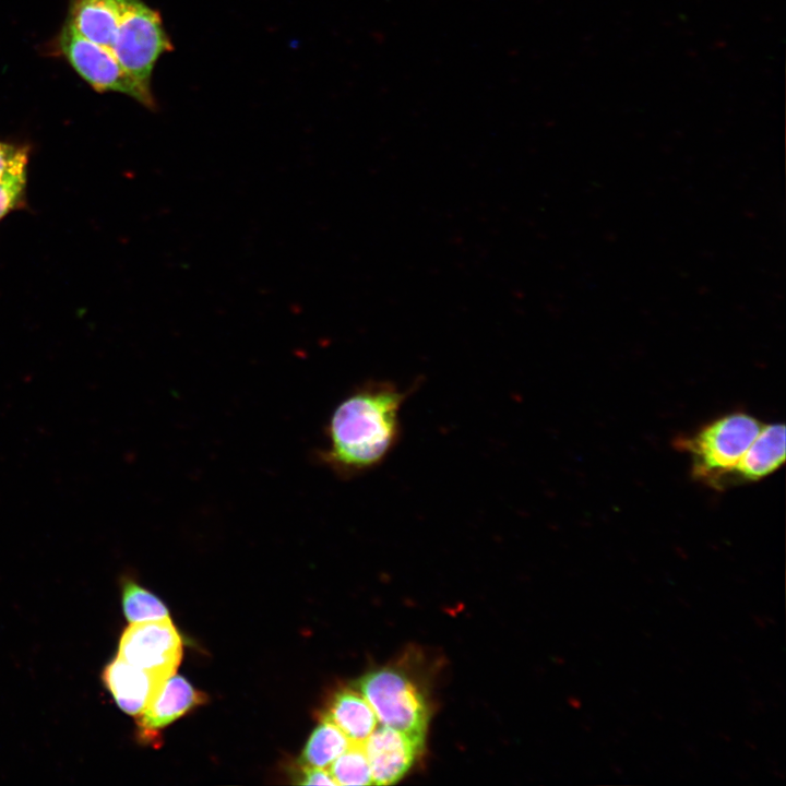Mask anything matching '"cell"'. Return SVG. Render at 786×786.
<instances>
[{
  "mask_svg": "<svg viewBox=\"0 0 786 786\" xmlns=\"http://www.w3.org/2000/svg\"><path fill=\"white\" fill-rule=\"evenodd\" d=\"M27 166L20 167L0 181V222L12 211L25 206Z\"/></svg>",
  "mask_w": 786,
  "mask_h": 786,
  "instance_id": "2e32d148",
  "label": "cell"
},
{
  "mask_svg": "<svg viewBox=\"0 0 786 786\" xmlns=\"http://www.w3.org/2000/svg\"><path fill=\"white\" fill-rule=\"evenodd\" d=\"M68 23L83 37L111 49L124 7L130 0H69Z\"/></svg>",
  "mask_w": 786,
  "mask_h": 786,
  "instance_id": "8fae6325",
  "label": "cell"
},
{
  "mask_svg": "<svg viewBox=\"0 0 786 786\" xmlns=\"http://www.w3.org/2000/svg\"><path fill=\"white\" fill-rule=\"evenodd\" d=\"M335 785H372V775L362 745L352 743L327 767Z\"/></svg>",
  "mask_w": 786,
  "mask_h": 786,
  "instance_id": "5bb4252c",
  "label": "cell"
},
{
  "mask_svg": "<svg viewBox=\"0 0 786 786\" xmlns=\"http://www.w3.org/2000/svg\"><path fill=\"white\" fill-rule=\"evenodd\" d=\"M323 718L332 722L352 743L364 745L378 727L372 707L358 690L344 689L331 700Z\"/></svg>",
  "mask_w": 786,
  "mask_h": 786,
  "instance_id": "7c38bea8",
  "label": "cell"
},
{
  "mask_svg": "<svg viewBox=\"0 0 786 786\" xmlns=\"http://www.w3.org/2000/svg\"><path fill=\"white\" fill-rule=\"evenodd\" d=\"M28 147L0 141V181L13 170L27 166Z\"/></svg>",
  "mask_w": 786,
  "mask_h": 786,
  "instance_id": "e0dca14e",
  "label": "cell"
},
{
  "mask_svg": "<svg viewBox=\"0 0 786 786\" xmlns=\"http://www.w3.org/2000/svg\"><path fill=\"white\" fill-rule=\"evenodd\" d=\"M357 690L382 726L425 743L428 707L419 689L405 674L389 667L377 669L358 680Z\"/></svg>",
  "mask_w": 786,
  "mask_h": 786,
  "instance_id": "3957f363",
  "label": "cell"
},
{
  "mask_svg": "<svg viewBox=\"0 0 786 786\" xmlns=\"http://www.w3.org/2000/svg\"><path fill=\"white\" fill-rule=\"evenodd\" d=\"M58 46L73 69L96 91L122 93L148 108L155 106L151 90L127 72L110 48L83 37L68 22L61 29Z\"/></svg>",
  "mask_w": 786,
  "mask_h": 786,
  "instance_id": "5b68a950",
  "label": "cell"
},
{
  "mask_svg": "<svg viewBox=\"0 0 786 786\" xmlns=\"http://www.w3.org/2000/svg\"><path fill=\"white\" fill-rule=\"evenodd\" d=\"M413 392L390 381L356 386L334 408L325 427L319 460L341 478L370 472L384 462L400 441L402 405Z\"/></svg>",
  "mask_w": 786,
  "mask_h": 786,
  "instance_id": "6da1fadb",
  "label": "cell"
},
{
  "mask_svg": "<svg viewBox=\"0 0 786 786\" xmlns=\"http://www.w3.org/2000/svg\"><path fill=\"white\" fill-rule=\"evenodd\" d=\"M350 745L349 739L332 722L322 717L308 739L300 763L302 766L327 769Z\"/></svg>",
  "mask_w": 786,
  "mask_h": 786,
  "instance_id": "4fadbf2b",
  "label": "cell"
},
{
  "mask_svg": "<svg viewBox=\"0 0 786 786\" xmlns=\"http://www.w3.org/2000/svg\"><path fill=\"white\" fill-rule=\"evenodd\" d=\"M376 785L398 782L412 767L424 743L386 726H378L364 742Z\"/></svg>",
  "mask_w": 786,
  "mask_h": 786,
  "instance_id": "52a82bcc",
  "label": "cell"
},
{
  "mask_svg": "<svg viewBox=\"0 0 786 786\" xmlns=\"http://www.w3.org/2000/svg\"><path fill=\"white\" fill-rule=\"evenodd\" d=\"M169 677L144 670L119 657L110 662L103 672L104 683L117 705L133 716L145 711Z\"/></svg>",
  "mask_w": 786,
  "mask_h": 786,
  "instance_id": "ba28073f",
  "label": "cell"
},
{
  "mask_svg": "<svg viewBox=\"0 0 786 786\" xmlns=\"http://www.w3.org/2000/svg\"><path fill=\"white\" fill-rule=\"evenodd\" d=\"M762 426L748 413L733 412L707 422L691 436L678 438L675 446L690 455L692 476L698 481L724 489Z\"/></svg>",
  "mask_w": 786,
  "mask_h": 786,
  "instance_id": "7a4b0ae2",
  "label": "cell"
},
{
  "mask_svg": "<svg viewBox=\"0 0 786 786\" xmlns=\"http://www.w3.org/2000/svg\"><path fill=\"white\" fill-rule=\"evenodd\" d=\"M118 657L169 677L181 662L182 640L170 618L131 623L121 635Z\"/></svg>",
  "mask_w": 786,
  "mask_h": 786,
  "instance_id": "8992f818",
  "label": "cell"
},
{
  "mask_svg": "<svg viewBox=\"0 0 786 786\" xmlns=\"http://www.w3.org/2000/svg\"><path fill=\"white\" fill-rule=\"evenodd\" d=\"M174 49L160 15L142 0H130L123 9L111 50L127 72L150 88L158 58Z\"/></svg>",
  "mask_w": 786,
  "mask_h": 786,
  "instance_id": "277c9868",
  "label": "cell"
},
{
  "mask_svg": "<svg viewBox=\"0 0 786 786\" xmlns=\"http://www.w3.org/2000/svg\"><path fill=\"white\" fill-rule=\"evenodd\" d=\"M785 426L770 424L761 430L734 469L729 486L767 477L785 462Z\"/></svg>",
  "mask_w": 786,
  "mask_h": 786,
  "instance_id": "9c48e42d",
  "label": "cell"
},
{
  "mask_svg": "<svg viewBox=\"0 0 786 786\" xmlns=\"http://www.w3.org/2000/svg\"><path fill=\"white\" fill-rule=\"evenodd\" d=\"M206 700L203 692L196 691L184 678L174 674L140 715L139 726L146 733L158 730Z\"/></svg>",
  "mask_w": 786,
  "mask_h": 786,
  "instance_id": "30bf717a",
  "label": "cell"
},
{
  "mask_svg": "<svg viewBox=\"0 0 786 786\" xmlns=\"http://www.w3.org/2000/svg\"><path fill=\"white\" fill-rule=\"evenodd\" d=\"M122 605L124 616L131 623L169 618L168 609L162 600L132 580L123 582Z\"/></svg>",
  "mask_w": 786,
  "mask_h": 786,
  "instance_id": "9a60e30c",
  "label": "cell"
},
{
  "mask_svg": "<svg viewBox=\"0 0 786 786\" xmlns=\"http://www.w3.org/2000/svg\"><path fill=\"white\" fill-rule=\"evenodd\" d=\"M300 784L303 785H335L327 769L303 766V776Z\"/></svg>",
  "mask_w": 786,
  "mask_h": 786,
  "instance_id": "ac0fdd59",
  "label": "cell"
}]
</instances>
